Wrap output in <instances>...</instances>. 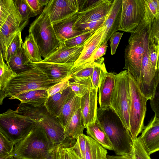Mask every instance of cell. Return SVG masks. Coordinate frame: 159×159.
I'll return each instance as SVG.
<instances>
[{"mask_svg":"<svg viewBox=\"0 0 159 159\" xmlns=\"http://www.w3.org/2000/svg\"><path fill=\"white\" fill-rule=\"evenodd\" d=\"M97 119L111 141L116 155L130 153L134 140L121 121L110 108L97 109Z\"/></svg>","mask_w":159,"mask_h":159,"instance_id":"1","label":"cell"},{"mask_svg":"<svg viewBox=\"0 0 159 159\" xmlns=\"http://www.w3.org/2000/svg\"><path fill=\"white\" fill-rule=\"evenodd\" d=\"M55 148L39 122L15 144L13 157L18 159H48Z\"/></svg>","mask_w":159,"mask_h":159,"instance_id":"2","label":"cell"},{"mask_svg":"<svg viewBox=\"0 0 159 159\" xmlns=\"http://www.w3.org/2000/svg\"><path fill=\"white\" fill-rule=\"evenodd\" d=\"M64 80L50 79L45 74L33 67L17 75L9 81L3 90H0V104H2L7 97L31 90H47Z\"/></svg>","mask_w":159,"mask_h":159,"instance_id":"3","label":"cell"},{"mask_svg":"<svg viewBox=\"0 0 159 159\" xmlns=\"http://www.w3.org/2000/svg\"><path fill=\"white\" fill-rule=\"evenodd\" d=\"M29 32L33 35L44 59L54 52L62 42L58 37L44 8L30 24Z\"/></svg>","mask_w":159,"mask_h":159,"instance_id":"4","label":"cell"},{"mask_svg":"<svg viewBox=\"0 0 159 159\" xmlns=\"http://www.w3.org/2000/svg\"><path fill=\"white\" fill-rule=\"evenodd\" d=\"M148 22L145 17L134 31L131 33L125 50V64L123 69L132 74L138 84L140 80Z\"/></svg>","mask_w":159,"mask_h":159,"instance_id":"5","label":"cell"},{"mask_svg":"<svg viewBox=\"0 0 159 159\" xmlns=\"http://www.w3.org/2000/svg\"><path fill=\"white\" fill-rule=\"evenodd\" d=\"M131 95L129 71H121L116 75L115 86L110 107L120 118L129 132V113Z\"/></svg>","mask_w":159,"mask_h":159,"instance_id":"6","label":"cell"},{"mask_svg":"<svg viewBox=\"0 0 159 159\" xmlns=\"http://www.w3.org/2000/svg\"><path fill=\"white\" fill-rule=\"evenodd\" d=\"M129 75L131 95L129 132L134 140L145 127L144 121L148 100L143 94L136 80L129 71Z\"/></svg>","mask_w":159,"mask_h":159,"instance_id":"7","label":"cell"},{"mask_svg":"<svg viewBox=\"0 0 159 159\" xmlns=\"http://www.w3.org/2000/svg\"><path fill=\"white\" fill-rule=\"evenodd\" d=\"M37 122L9 109L0 115V132L15 144L31 131Z\"/></svg>","mask_w":159,"mask_h":159,"instance_id":"8","label":"cell"},{"mask_svg":"<svg viewBox=\"0 0 159 159\" xmlns=\"http://www.w3.org/2000/svg\"><path fill=\"white\" fill-rule=\"evenodd\" d=\"M6 18L0 21V48L3 59L7 61V52L10 43L16 35L28 24L19 13L14 0H11Z\"/></svg>","mask_w":159,"mask_h":159,"instance_id":"9","label":"cell"},{"mask_svg":"<svg viewBox=\"0 0 159 159\" xmlns=\"http://www.w3.org/2000/svg\"><path fill=\"white\" fill-rule=\"evenodd\" d=\"M145 17V0H122L119 30L133 32Z\"/></svg>","mask_w":159,"mask_h":159,"instance_id":"10","label":"cell"},{"mask_svg":"<svg viewBox=\"0 0 159 159\" xmlns=\"http://www.w3.org/2000/svg\"><path fill=\"white\" fill-rule=\"evenodd\" d=\"M39 122L55 147L69 148L75 144L76 139L66 135L57 117L51 114L47 110Z\"/></svg>","mask_w":159,"mask_h":159,"instance_id":"11","label":"cell"},{"mask_svg":"<svg viewBox=\"0 0 159 159\" xmlns=\"http://www.w3.org/2000/svg\"><path fill=\"white\" fill-rule=\"evenodd\" d=\"M80 1V0H50L44 8L53 24L78 12Z\"/></svg>","mask_w":159,"mask_h":159,"instance_id":"12","label":"cell"},{"mask_svg":"<svg viewBox=\"0 0 159 159\" xmlns=\"http://www.w3.org/2000/svg\"><path fill=\"white\" fill-rule=\"evenodd\" d=\"M113 1L96 0L89 6L79 11L74 26L106 17L112 7Z\"/></svg>","mask_w":159,"mask_h":159,"instance_id":"13","label":"cell"},{"mask_svg":"<svg viewBox=\"0 0 159 159\" xmlns=\"http://www.w3.org/2000/svg\"><path fill=\"white\" fill-rule=\"evenodd\" d=\"M87 40L81 44L72 47H67L62 42L54 52L41 62L74 65L80 56Z\"/></svg>","mask_w":159,"mask_h":159,"instance_id":"14","label":"cell"},{"mask_svg":"<svg viewBox=\"0 0 159 159\" xmlns=\"http://www.w3.org/2000/svg\"><path fill=\"white\" fill-rule=\"evenodd\" d=\"M116 74L108 72L103 63L98 87L99 108L110 107L111 100L116 82Z\"/></svg>","mask_w":159,"mask_h":159,"instance_id":"15","label":"cell"},{"mask_svg":"<svg viewBox=\"0 0 159 159\" xmlns=\"http://www.w3.org/2000/svg\"><path fill=\"white\" fill-rule=\"evenodd\" d=\"M105 29V26L102 25L87 40L80 56L71 70L93 61L92 58L96 51L102 45Z\"/></svg>","mask_w":159,"mask_h":159,"instance_id":"16","label":"cell"},{"mask_svg":"<svg viewBox=\"0 0 159 159\" xmlns=\"http://www.w3.org/2000/svg\"><path fill=\"white\" fill-rule=\"evenodd\" d=\"M149 155L159 151V118L153 117L139 137Z\"/></svg>","mask_w":159,"mask_h":159,"instance_id":"17","label":"cell"},{"mask_svg":"<svg viewBox=\"0 0 159 159\" xmlns=\"http://www.w3.org/2000/svg\"><path fill=\"white\" fill-rule=\"evenodd\" d=\"M98 92V89L93 88L80 98V108L85 126L97 118Z\"/></svg>","mask_w":159,"mask_h":159,"instance_id":"18","label":"cell"},{"mask_svg":"<svg viewBox=\"0 0 159 159\" xmlns=\"http://www.w3.org/2000/svg\"><path fill=\"white\" fill-rule=\"evenodd\" d=\"M31 64L47 75L50 79L64 80L70 76L74 65L40 62Z\"/></svg>","mask_w":159,"mask_h":159,"instance_id":"19","label":"cell"},{"mask_svg":"<svg viewBox=\"0 0 159 159\" xmlns=\"http://www.w3.org/2000/svg\"><path fill=\"white\" fill-rule=\"evenodd\" d=\"M122 0L113 1L112 7L103 25L105 28L102 45L107 42L111 35L119 30Z\"/></svg>","mask_w":159,"mask_h":159,"instance_id":"20","label":"cell"},{"mask_svg":"<svg viewBox=\"0 0 159 159\" xmlns=\"http://www.w3.org/2000/svg\"><path fill=\"white\" fill-rule=\"evenodd\" d=\"M78 12L52 24L55 31L61 42H64L70 38L84 33L74 29Z\"/></svg>","mask_w":159,"mask_h":159,"instance_id":"21","label":"cell"},{"mask_svg":"<svg viewBox=\"0 0 159 159\" xmlns=\"http://www.w3.org/2000/svg\"><path fill=\"white\" fill-rule=\"evenodd\" d=\"M73 92L69 86L66 89L49 96L44 105L47 111L52 115L58 117L64 106Z\"/></svg>","mask_w":159,"mask_h":159,"instance_id":"22","label":"cell"},{"mask_svg":"<svg viewBox=\"0 0 159 159\" xmlns=\"http://www.w3.org/2000/svg\"><path fill=\"white\" fill-rule=\"evenodd\" d=\"M48 97L47 90L38 89L24 92L10 97L9 99H18L21 102L40 107L44 106Z\"/></svg>","mask_w":159,"mask_h":159,"instance_id":"23","label":"cell"},{"mask_svg":"<svg viewBox=\"0 0 159 159\" xmlns=\"http://www.w3.org/2000/svg\"><path fill=\"white\" fill-rule=\"evenodd\" d=\"M88 136L94 139L106 149L113 151L112 144L97 118L96 121L85 126Z\"/></svg>","mask_w":159,"mask_h":159,"instance_id":"24","label":"cell"},{"mask_svg":"<svg viewBox=\"0 0 159 159\" xmlns=\"http://www.w3.org/2000/svg\"><path fill=\"white\" fill-rule=\"evenodd\" d=\"M6 63L17 75L33 67L22 48L12 56Z\"/></svg>","mask_w":159,"mask_h":159,"instance_id":"25","label":"cell"},{"mask_svg":"<svg viewBox=\"0 0 159 159\" xmlns=\"http://www.w3.org/2000/svg\"><path fill=\"white\" fill-rule=\"evenodd\" d=\"M80 98L77 96L73 92L64 106L57 118L64 129L76 111L80 107Z\"/></svg>","mask_w":159,"mask_h":159,"instance_id":"26","label":"cell"},{"mask_svg":"<svg viewBox=\"0 0 159 159\" xmlns=\"http://www.w3.org/2000/svg\"><path fill=\"white\" fill-rule=\"evenodd\" d=\"M85 125L80 107L76 111L69 122L64 128L67 136L76 139L83 134Z\"/></svg>","mask_w":159,"mask_h":159,"instance_id":"27","label":"cell"},{"mask_svg":"<svg viewBox=\"0 0 159 159\" xmlns=\"http://www.w3.org/2000/svg\"><path fill=\"white\" fill-rule=\"evenodd\" d=\"M84 159H106L107 151L96 141L86 135Z\"/></svg>","mask_w":159,"mask_h":159,"instance_id":"28","label":"cell"},{"mask_svg":"<svg viewBox=\"0 0 159 159\" xmlns=\"http://www.w3.org/2000/svg\"><path fill=\"white\" fill-rule=\"evenodd\" d=\"M22 48L31 62H39L43 61L39 49L32 34L29 33L25 37Z\"/></svg>","mask_w":159,"mask_h":159,"instance_id":"29","label":"cell"},{"mask_svg":"<svg viewBox=\"0 0 159 159\" xmlns=\"http://www.w3.org/2000/svg\"><path fill=\"white\" fill-rule=\"evenodd\" d=\"M149 51L150 61L152 70L155 75L159 78L158 62L159 49L156 45L152 37L151 29L150 22H148V26Z\"/></svg>","mask_w":159,"mask_h":159,"instance_id":"30","label":"cell"},{"mask_svg":"<svg viewBox=\"0 0 159 159\" xmlns=\"http://www.w3.org/2000/svg\"><path fill=\"white\" fill-rule=\"evenodd\" d=\"M69 86L75 94L80 98L93 89L90 78L69 81Z\"/></svg>","mask_w":159,"mask_h":159,"instance_id":"31","label":"cell"},{"mask_svg":"<svg viewBox=\"0 0 159 159\" xmlns=\"http://www.w3.org/2000/svg\"><path fill=\"white\" fill-rule=\"evenodd\" d=\"M97 63V60L92 61L71 70L69 80L90 78L91 79L94 68Z\"/></svg>","mask_w":159,"mask_h":159,"instance_id":"32","label":"cell"},{"mask_svg":"<svg viewBox=\"0 0 159 159\" xmlns=\"http://www.w3.org/2000/svg\"><path fill=\"white\" fill-rule=\"evenodd\" d=\"M2 52L0 53V89L2 90L8 83L17 75L5 63Z\"/></svg>","mask_w":159,"mask_h":159,"instance_id":"33","label":"cell"},{"mask_svg":"<svg viewBox=\"0 0 159 159\" xmlns=\"http://www.w3.org/2000/svg\"><path fill=\"white\" fill-rule=\"evenodd\" d=\"M45 108V106L36 107L29 104L20 102L16 111L19 114L28 117L36 122L39 115Z\"/></svg>","mask_w":159,"mask_h":159,"instance_id":"34","label":"cell"},{"mask_svg":"<svg viewBox=\"0 0 159 159\" xmlns=\"http://www.w3.org/2000/svg\"><path fill=\"white\" fill-rule=\"evenodd\" d=\"M48 159H82L72 147H55L50 153Z\"/></svg>","mask_w":159,"mask_h":159,"instance_id":"35","label":"cell"},{"mask_svg":"<svg viewBox=\"0 0 159 159\" xmlns=\"http://www.w3.org/2000/svg\"><path fill=\"white\" fill-rule=\"evenodd\" d=\"M15 144L0 132V159H8L13 156Z\"/></svg>","mask_w":159,"mask_h":159,"instance_id":"36","label":"cell"},{"mask_svg":"<svg viewBox=\"0 0 159 159\" xmlns=\"http://www.w3.org/2000/svg\"><path fill=\"white\" fill-rule=\"evenodd\" d=\"M145 18L151 22L159 17V0H145Z\"/></svg>","mask_w":159,"mask_h":159,"instance_id":"37","label":"cell"},{"mask_svg":"<svg viewBox=\"0 0 159 159\" xmlns=\"http://www.w3.org/2000/svg\"><path fill=\"white\" fill-rule=\"evenodd\" d=\"M107 17L98 20L79 24L75 26L74 29L75 30L81 31L83 33L91 31H95L102 26Z\"/></svg>","mask_w":159,"mask_h":159,"instance_id":"38","label":"cell"},{"mask_svg":"<svg viewBox=\"0 0 159 159\" xmlns=\"http://www.w3.org/2000/svg\"><path fill=\"white\" fill-rule=\"evenodd\" d=\"M132 153L133 159H151L150 155L141 143L139 137L134 140Z\"/></svg>","mask_w":159,"mask_h":159,"instance_id":"39","label":"cell"},{"mask_svg":"<svg viewBox=\"0 0 159 159\" xmlns=\"http://www.w3.org/2000/svg\"><path fill=\"white\" fill-rule=\"evenodd\" d=\"M23 19L28 20L31 17L36 16L26 0H14Z\"/></svg>","mask_w":159,"mask_h":159,"instance_id":"40","label":"cell"},{"mask_svg":"<svg viewBox=\"0 0 159 159\" xmlns=\"http://www.w3.org/2000/svg\"><path fill=\"white\" fill-rule=\"evenodd\" d=\"M21 32H20L16 35L7 48L6 62L8 61L12 56L22 48L24 42L22 41Z\"/></svg>","mask_w":159,"mask_h":159,"instance_id":"41","label":"cell"},{"mask_svg":"<svg viewBox=\"0 0 159 159\" xmlns=\"http://www.w3.org/2000/svg\"><path fill=\"white\" fill-rule=\"evenodd\" d=\"M95 31H91L82 33L66 40L64 43L67 47L79 45L87 40Z\"/></svg>","mask_w":159,"mask_h":159,"instance_id":"42","label":"cell"},{"mask_svg":"<svg viewBox=\"0 0 159 159\" xmlns=\"http://www.w3.org/2000/svg\"><path fill=\"white\" fill-rule=\"evenodd\" d=\"M104 58L103 57L97 60V63L94 66L91 80L93 89H98L101 77V70Z\"/></svg>","mask_w":159,"mask_h":159,"instance_id":"43","label":"cell"},{"mask_svg":"<svg viewBox=\"0 0 159 159\" xmlns=\"http://www.w3.org/2000/svg\"><path fill=\"white\" fill-rule=\"evenodd\" d=\"M86 135L83 134L76 139L73 148L77 154L82 159H84L86 148Z\"/></svg>","mask_w":159,"mask_h":159,"instance_id":"44","label":"cell"},{"mask_svg":"<svg viewBox=\"0 0 159 159\" xmlns=\"http://www.w3.org/2000/svg\"><path fill=\"white\" fill-rule=\"evenodd\" d=\"M70 78V75L68 77L54 85L47 90L49 97L66 89L69 87V80Z\"/></svg>","mask_w":159,"mask_h":159,"instance_id":"45","label":"cell"},{"mask_svg":"<svg viewBox=\"0 0 159 159\" xmlns=\"http://www.w3.org/2000/svg\"><path fill=\"white\" fill-rule=\"evenodd\" d=\"M123 34V33L116 32L111 35L109 39L111 55H114L116 53L117 48Z\"/></svg>","mask_w":159,"mask_h":159,"instance_id":"46","label":"cell"},{"mask_svg":"<svg viewBox=\"0 0 159 159\" xmlns=\"http://www.w3.org/2000/svg\"><path fill=\"white\" fill-rule=\"evenodd\" d=\"M150 106L155 116L159 118V83L158 84L153 99L150 100Z\"/></svg>","mask_w":159,"mask_h":159,"instance_id":"47","label":"cell"},{"mask_svg":"<svg viewBox=\"0 0 159 159\" xmlns=\"http://www.w3.org/2000/svg\"><path fill=\"white\" fill-rule=\"evenodd\" d=\"M150 24L154 43L158 47L159 49V17L151 22Z\"/></svg>","mask_w":159,"mask_h":159,"instance_id":"48","label":"cell"},{"mask_svg":"<svg viewBox=\"0 0 159 159\" xmlns=\"http://www.w3.org/2000/svg\"><path fill=\"white\" fill-rule=\"evenodd\" d=\"M33 12L36 16L40 14L43 12V6L40 2L39 0H26Z\"/></svg>","mask_w":159,"mask_h":159,"instance_id":"49","label":"cell"},{"mask_svg":"<svg viewBox=\"0 0 159 159\" xmlns=\"http://www.w3.org/2000/svg\"><path fill=\"white\" fill-rule=\"evenodd\" d=\"M107 42H106L97 49L92 58V61H95L105 55L107 47Z\"/></svg>","mask_w":159,"mask_h":159,"instance_id":"50","label":"cell"},{"mask_svg":"<svg viewBox=\"0 0 159 159\" xmlns=\"http://www.w3.org/2000/svg\"><path fill=\"white\" fill-rule=\"evenodd\" d=\"M106 159H133L132 152L127 155L122 156L107 155Z\"/></svg>","mask_w":159,"mask_h":159,"instance_id":"51","label":"cell"},{"mask_svg":"<svg viewBox=\"0 0 159 159\" xmlns=\"http://www.w3.org/2000/svg\"><path fill=\"white\" fill-rule=\"evenodd\" d=\"M40 2L43 7L46 6L49 3L50 0H39Z\"/></svg>","mask_w":159,"mask_h":159,"instance_id":"52","label":"cell"},{"mask_svg":"<svg viewBox=\"0 0 159 159\" xmlns=\"http://www.w3.org/2000/svg\"><path fill=\"white\" fill-rule=\"evenodd\" d=\"M8 159H18L16 158H15L13 157H11V158Z\"/></svg>","mask_w":159,"mask_h":159,"instance_id":"53","label":"cell"},{"mask_svg":"<svg viewBox=\"0 0 159 159\" xmlns=\"http://www.w3.org/2000/svg\"><path fill=\"white\" fill-rule=\"evenodd\" d=\"M158 69L159 70V62H158Z\"/></svg>","mask_w":159,"mask_h":159,"instance_id":"54","label":"cell"}]
</instances>
